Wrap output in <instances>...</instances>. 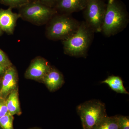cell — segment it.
Listing matches in <instances>:
<instances>
[{
  "label": "cell",
  "mask_w": 129,
  "mask_h": 129,
  "mask_svg": "<svg viewBox=\"0 0 129 129\" xmlns=\"http://www.w3.org/2000/svg\"><path fill=\"white\" fill-rule=\"evenodd\" d=\"M128 12L118 0H108L101 32L107 37L117 34L126 27Z\"/></svg>",
  "instance_id": "6da1fadb"
},
{
  "label": "cell",
  "mask_w": 129,
  "mask_h": 129,
  "mask_svg": "<svg viewBox=\"0 0 129 129\" xmlns=\"http://www.w3.org/2000/svg\"><path fill=\"white\" fill-rule=\"evenodd\" d=\"M94 33L85 21L80 23L76 32L62 40L64 53L72 56H85L92 41Z\"/></svg>",
  "instance_id": "7a4b0ae2"
},
{
  "label": "cell",
  "mask_w": 129,
  "mask_h": 129,
  "mask_svg": "<svg viewBox=\"0 0 129 129\" xmlns=\"http://www.w3.org/2000/svg\"><path fill=\"white\" fill-rule=\"evenodd\" d=\"M80 24L69 15L57 13L46 24V36L51 40H63L76 32Z\"/></svg>",
  "instance_id": "3957f363"
},
{
  "label": "cell",
  "mask_w": 129,
  "mask_h": 129,
  "mask_svg": "<svg viewBox=\"0 0 129 129\" xmlns=\"http://www.w3.org/2000/svg\"><path fill=\"white\" fill-rule=\"evenodd\" d=\"M18 9L20 18L38 26L46 24L58 13L53 8L35 0H32Z\"/></svg>",
  "instance_id": "277c9868"
},
{
  "label": "cell",
  "mask_w": 129,
  "mask_h": 129,
  "mask_svg": "<svg viewBox=\"0 0 129 129\" xmlns=\"http://www.w3.org/2000/svg\"><path fill=\"white\" fill-rule=\"evenodd\" d=\"M76 110L84 129H92L107 115L105 104L98 100H91L80 104Z\"/></svg>",
  "instance_id": "5b68a950"
},
{
  "label": "cell",
  "mask_w": 129,
  "mask_h": 129,
  "mask_svg": "<svg viewBox=\"0 0 129 129\" xmlns=\"http://www.w3.org/2000/svg\"><path fill=\"white\" fill-rule=\"evenodd\" d=\"M107 4L104 0H88L84 9L85 22L94 32H101Z\"/></svg>",
  "instance_id": "8992f818"
},
{
  "label": "cell",
  "mask_w": 129,
  "mask_h": 129,
  "mask_svg": "<svg viewBox=\"0 0 129 129\" xmlns=\"http://www.w3.org/2000/svg\"><path fill=\"white\" fill-rule=\"evenodd\" d=\"M51 68L46 59L37 57L31 61L25 71L24 77L28 79L41 81Z\"/></svg>",
  "instance_id": "52a82bcc"
},
{
  "label": "cell",
  "mask_w": 129,
  "mask_h": 129,
  "mask_svg": "<svg viewBox=\"0 0 129 129\" xmlns=\"http://www.w3.org/2000/svg\"><path fill=\"white\" fill-rule=\"evenodd\" d=\"M18 74L13 65L8 68L2 78V87L0 98L6 99L8 95L18 88Z\"/></svg>",
  "instance_id": "ba28073f"
},
{
  "label": "cell",
  "mask_w": 129,
  "mask_h": 129,
  "mask_svg": "<svg viewBox=\"0 0 129 129\" xmlns=\"http://www.w3.org/2000/svg\"><path fill=\"white\" fill-rule=\"evenodd\" d=\"M88 0H56L53 8L58 13L68 14L83 11Z\"/></svg>",
  "instance_id": "9c48e42d"
},
{
  "label": "cell",
  "mask_w": 129,
  "mask_h": 129,
  "mask_svg": "<svg viewBox=\"0 0 129 129\" xmlns=\"http://www.w3.org/2000/svg\"><path fill=\"white\" fill-rule=\"evenodd\" d=\"M12 8L0 9V29L8 35H12L19 18L18 13L13 12Z\"/></svg>",
  "instance_id": "30bf717a"
},
{
  "label": "cell",
  "mask_w": 129,
  "mask_h": 129,
  "mask_svg": "<svg viewBox=\"0 0 129 129\" xmlns=\"http://www.w3.org/2000/svg\"><path fill=\"white\" fill-rule=\"evenodd\" d=\"M41 81L45 85L50 91L53 92L62 86L64 83V80L61 72L56 69L51 68Z\"/></svg>",
  "instance_id": "8fae6325"
},
{
  "label": "cell",
  "mask_w": 129,
  "mask_h": 129,
  "mask_svg": "<svg viewBox=\"0 0 129 129\" xmlns=\"http://www.w3.org/2000/svg\"><path fill=\"white\" fill-rule=\"evenodd\" d=\"M8 113L12 115L22 114L19 98L18 88L10 93L6 99Z\"/></svg>",
  "instance_id": "7c38bea8"
},
{
  "label": "cell",
  "mask_w": 129,
  "mask_h": 129,
  "mask_svg": "<svg viewBox=\"0 0 129 129\" xmlns=\"http://www.w3.org/2000/svg\"><path fill=\"white\" fill-rule=\"evenodd\" d=\"M102 83L107 84L112 90L118 93L129 94L124 86L123 80L119 76H109L107 78L102 81Z\"/></svg>",
  "instance_id": "4fadbf2b"
},
{
  "label": "cell",
  "mask_w": 129,
  "mask_h": 129,
  "mask_svg": "<svg viewBox=\"0 0 129 129\" xmlns=\"http://www.w3.org/2000/svg\"><path fill=\"white\" fill-rule=\"evenodd\" d=\"M92 129H119L118 115L108 117L107 115L102 119Z\"/></svg>",
  "instance_id": "5bb4252c"
},
{
  "label": "cell",
  "mask_w": 129,
  "mask_h": 129,
  "mask_svg": "<svg viewBox=\"0 0 129 129\" xmlns=\"http://www.w3.org/2000/svg\"><path fill=\"white\" fill-rule=\"evenodd\" d=\"M14 117L9 113L0 118V127L2 129H14Z\"/></svg>",
  "instance_id": "9a60e30c"
},
{
  "label": "cell",
  "mask_w": 129,
  "mask_h": 129,
  "mask_svg": "<svg viewBox=\"0 0 129 129\" xmlns=\"http://www.w3.org/2000/svg\"><path fill=\"white\" fill-rule=\"evenodd\" d=\"M32 0H0L1 4L12 8H18Z\"/></svg>",
  "instance_id": "2e32d148"
},
{
  "label": "cell",
  "mask_w": 129,
  "mask_h": 129,
  "mask_svg": "<svg viewBox=\"0 0 129 129\" xmlns=\"http://www.w3.org/2000/svg\"><path fill=\"white\" fill-rule=\"evenodd\" d=\"M118 121L119 129H129L128 116L118 115Z\"/></svg>",
  "instance_id": "e0dca14e"
},
{
  "label": "cell",
  "mask_w": 129,
  "mask_h": 129,
  "mask_svg": "<svg viewBox=\"0 0 129 129\" xmlns=\"http://www.w3.org/2000/svg\"><path fill=\"white\" fill-rule=\"evenodd\" d=\"M0 64L5 68H8L13 65L6 54L3 51L0 49Z\"/></svg>",
  "instance_id": "ac0fdd59"
},
{
  "label": "cell",
  "mask_w": 129,
  "mask_h": 129,
  "mask_svg": "<svg viewBox=\"0 0 129 129\" xmlns=\"http://www.w3.org/2000/svg\"><path fill=\"white\" fill-rule=\"evenodd\" d=\"M8 113L6 99L0 98V118Z\"/></svg>",
  "instance_id": "d6986e66"
},
{
  "label": "cell",
  "mask_w": 129,
  "mask_h": 129,
  "mask_svg": "<svg viewBox=\"0 0 129 129\" xmlns=\"http://www.w3.org/2000/svg\"><path fill=\"white\" fill-rule=\"evenodd\" d=\"M47 6L53 8L56 0H35Z\"/></svg>",
  "instance_id": "ffe728a7"
},
{
  "label": "cell",
  "mask_w": 129,
  "mask_h": 129,
  "mask_svg": "<svg viewBox=\"0 0 129 129\" xmlns=\"http://www.w3.org/2000/svg\"><path fill=\"white\" fill-rule=\"evenodd\" d=\"M7 69V68L0 64V78H2L3 76L4 75Z\"/></svg>",
  "instance_id": "44dd1931"
},
{
  "label": "cell",
  "mask_w": 129,
  "mask_h": 129,
  "mask_svg": "<svg viewBox=\"0 0 129 129\" xmlns=\"http://www.w3.org/2000/svg\"><path fill=\"white\" fill-rule=\"evenodd\" d=\"M2 87V78H0V91H1V89Z\"/></svg>",
  "instance_id": "7402d4cb"
},
{
  "label": "cell",
  "mask_w": 129,
  "mask_h": 129,
  "mask_svg": "<svg viewBox=\"0 0 129 129\" xmlns=\"http://www.w3.org/2000/svg\"><path fill=\"white\" fill-rule=\"evenodd\" d=\"M29 129H41L39 128H37V127H34V128H31Z\"/></svg>",
  "instance_id": "603a6c76"
},
{
  "label": "cell",
  "mask_w": 129,
  "mask_h": 129,
  "mask_svg": "<svg viewBox=\"0 0 129 129\" xmlns=\"http://www.w3.org/2000/svg\"><path fill=\"white\" fill-rule=\"evenodd\" d=\"M2 34V31L1 30V29H0V36Z\"/></svg>",
  "instance_id": "cb8c5ba5"
},
{
  "label": "cell",
  "mask_w": 129,
  "mask_h": 129,
  "mask_svg": "<svg viewBox=\"0 0 129 129\" xmlns=\"http://www.w3.org/2000/svg\"><path fill=\"white\" fill-rule=\"evenodd\" d=\"M0 129H2L1 128V127H0Z\"/></svg>",
  "instance_id": "d4e9b609"
}]
</instances>
